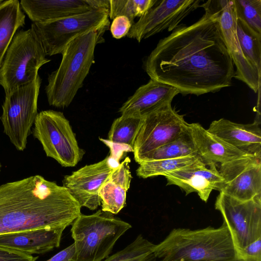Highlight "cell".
Here are the masks:
<instances>
[{"mask_svg": "<svg viewBox=\"0 0 261 261\" xmlns=\"http://www.w3.org/2000/svg\"><path fill=\"white\" fill-rule=\"evenodd\" d=\"M205 14L161 39L144 62L150 79L183 95L215 93L231 85L235 70L223 38L218 13L208 1Z\"/></svg>", "mask_w": 261, "mask_h": 261, "instance_id": "6da1fadb", "label": "cell"}, {"mask_svg": "<svg viewBox=\"0 0 261 261\" xmlns=\"http://www.w3.org/2000/svg\"><path fill=\"white\" fill-rule=\"evenodd\" d=\"M81 206L63 186L35 175L0 185V234L67 227Z\"/></svg>", "mask_w": 261, "mask_h": 261, "instance_id": "7a4b0ae2", "label": "cell"}, {"mask_svg": "<svg viewBox=\"0 0 261 261\" xmlns=\"http://www.w3.org/2000/svg\"><path fill=\"white\" fill-rule=\"evenodd\" d=\"M153 252L161 261H234L236 250L226 225L172 229Z\"/></svg>", "mask_w": 261, "mask_h": 261, "instance_id": "3957f363", "label": "cell"}, {"mask_svg": "<svg viewBox=\"0 0 261 261\" xmlns=\"http://www.w3.org/2000/svg\"><path fill=\"white\" fill-rule=\"evenodd\" d=\"M108 30L89 32L65 47L59 67L48 75L45 91L50 106L65 108L70 105L94 62L96 46L104 41Z\"/></svg>", "mask_w": 261, "mask_h": 261, "instance_id": "277c9868", "label": "cell"}, {"mask_svg": "<svg viewBox=\"0 0 261 261\" xmlns=\"http://www.w3.org/2000/svg\"><path fill=\"white\" fill-rule=\"evenodd\" d=\"M74 253L72 261H102L131 225L99 210L89 215L80 214L72 223Z\"/></svg>", "mask_w": 261, "mask_h": 261, "instance_id": "5b68a950", "label": "cell"}, {"mask_svg": "<svg viewBox=\"0 0 261 261\" xmlns=\"http://www.w3.org/2000/svg\"><path fill=\"white\" fill-rule=\"evenodd\" d=\"M33 30L17 31L0 67V85L5 94L36 80L38 70L50 61Z\"/></svg>", "mask_w": 261, "mask_h": 261, "instance_id": "8992f818", "label": "cell"}, {"mask_svg": "<svg viewBox=\"0 0 261 261\" xmlns=\"http://www.w3.org/2000/svg\"><path fill=\"white\" fill-rule=\"evenodd\" d=\"M32 134L40 142L46 155L63 167L75 166L85 154L69 121L61 112L49 110L38 113Z\"/></svg>", "mask_w": 261, "mask_h": 261, "instance_id": "52a82bcc", "label": "cell"}, {"mask_svg": "<svg viewBox=\"0 0 261 261\" xmlns=\"http://www.w3.org/2000/svg\"><path fill=\"white\" fill-rule=\"evenodd\" d=\"M42 80L38 75L32 82L6 94L0 120L4 133L20 151L25 148L32 134L37 112L38 98Z\"/></svg>", "mask_w": 261, "mask_h": 261, "instance_id": "ba28073f", "label": "cell"}, {"mask_svg": "<svg viewBox=\"0 0 261 261\" xmlns=\"http://www.w3.org/2000/svg\"><path fill=\"white\" fill-rule=\"evenodd\" d=\"M109 10L92 9L87 12L46 22H33L31 29L41 43L46 56L61 54L77 37L94 30L109 29Z\"/></svg>", "mask_w": 261, "mask_h": 261, "instance_id": "9c48e42d", "label": "cell"}, {"mask_svg": "<svg viewBox=\"0 0 261 261\" xmlns=\"http://www.w3.org/2000/svg\"><path fill=\"white\" fill-rule=\"evenodd\" d=\"M215 207L222 215L235 250L261 238V197L241 201L220 192Z\"/></svg>", "mask_w": 261, "mask_h": 261, "instance_id": "30bf717a", "label": "cell"}, {"mask_svg": "<svg viewBox=\"0 0 261 261\" xmlns=\"http://www.w3.org/2000/svg\"><path fill=\"white\" fill-rule=\"evenodd\" d=\"M183 115L168 103L143 117L134 146L135 161L139 164L144 156L172 141L188 127Z\"/></svg>", "mask_w": 261, "mask_h": 261, "instance_id": "8fae6325", "label": "cell"}, {"mask_svg": "<svg viewBox=\"0 0 261 261\" xmlns=\"http://www.w3.org/2000/svg\"><path fill=\"white\" fill-rule=\"evenodd\" d=\"M123 155L110 151V155L102 161L65 176L63 186L81 207L95 210L101 204L100 189L119 166Z\"/></svg>", "mask_w": 261, "mask_h": 261, "instance_id": "7c38bea8", "label": "cell"}, {"mask_svg": "<svg viewBox=\"0 0 261 261\" xmlns=\"http://www.w3.org/2000/svg\"><path fill=\"white\" fill-rule=\"evenodd\" d=\"M219 191L241 201L261 197V156L247 154L220 164Z\"/></svg>", "mask_w": 261, "mask_h": 261, "instance_id": "4fadbf2b", "label": "cell"}, {"mask_svg": "<svg viewBox=\"0 0 261 261\" xmlns=\"http://www.w3.org/2000/svg\"><path fill=\"white\" fill-rule=\"evenodd\" d=\"M218 13L220 29L227 49L236 67L234 77L245 83L255 93L260 89L261 73L245 57L236 31L234 0L208 1Z\"/></svg>", "mask_w": 261, "mask_h": 261, "instance_id": "5bb4252c", "label": "cell"}, {"mask_svg": "<svg viewBox=\"0 0 261 261\" xmlns=\"http://www.w3.org/2000/svg\"><path fill=\"white\" fill-rule=\"evenodd\" d=\"M200 0H163L152 7L132 26L126 36L140 42L165 30H174L178 24L200 6Z\"/></svg>", "mask_w": 261, "mask_h": 261, "instance_id": "9a60e30c", "label": "cell"}, {"mask_svg": "<svg viewBox=\"0 0 261 261\" xmlns=\"http://www.w3.org/2000/svg\"><path fill=\"white\" fill-rule=\"evenodd\" d=\"M165 176L168 185L180 187L186 195L196 192L205 202L213 190L220 191L224 181L216 165H207L202 161Z\"/></svg>", "mask_w": 261, "mask_h": 261, "instance_id": "2e32d148", "label": "cell"}, {"mask_svg": "<svg viewBox=\"0 0 261 261\" xmlns=\"http://www.w3.org/2000/svg\"><path fill=\"white\" fill-rule=\"evenodd\" d=\"M178 93L173 87L150 79L123 103L119 112L121 115L143 118L163 106L171 103Z\"/></svg>", "mask_w": 261, "mask_h": 261, "instance_id": "e0dca14e", "label": "cell"}, {"mask_svg": "<svg viewBox=\"0 0 261 261\" xmlns=\"http://www.w3.org/2000/svg\"><path fill=\"white\" fill-rule=\"evenodd\" d=\"M260 124V118L246 124L221 118L213 121L207 130L241 151L261 156Z\"/></svg>", "mask_w": 261, "mask_h": 261, "instance_id": "ac0fdd59", "label": "cell"}, {"mask_svg": "<svg viewBox=\"0 0 261 261\" xmlns=\"http://www.w3.org/2000/svg\"><path fill=\"white\" fill-rule=\"evenodd\" d=\"M66 226L6 233L0 234V246L29 254L47 252L60 246Z\"/></svg>", "mask_w": 261, "mask_h": 261, "instance_id": "d6986e66", "label": "cell"}, {"mask_svg": "<svg viewBox=\"0 0 261 261\" xmlns=\"http://www.w3.org/2000/svg\"><path fill=\"white\" fill-rule=\"evenodd\" d=\"M188 127L198 156L207 165L220 164L248 154L234 147L204 128L199 123Z\"/></svg>", "mask_w": 261, "mask_h": 261, "instance_id": "ffe728a7", "label": "cell"}, {"mask_svg": "<svg viewBox=\"0 0 261 261\" xmlns=\"http://www.w3.org/2000/svg\"><path fill=\"white\" fill-rule=\"evenodd\" d=\"M22 10L33 22L43 23L89 11L87 0H21Z\"/></svg>", "mask_w": 261, "mask_h": 261, "instance_id": "44dd1931", "label": "cell"}, {"mask_svg": "<svg viewBox=\"0 0 261 261\" xmlns=\"http://www.w3.org/2000/svg\"><path fill=\"white\" fill-rule=\"evenodd\" d=\"M130 162L128 157L122 161L100 189L102 211L117 214L125 206L126 193L132 178Z\"/></svg>", "mask_w": 261, "mask_h": 261, "instance_id": "7402d4cb", "label": "cell"}, {"mask_svg": "<svg viewBox=\"0 0 261 261\" xmlns=\"http://www.w3.org/2000/svg\"><path fill=\"white\" fill-rule=\"evenodd\" d=\"M25 16L18 0L0 4V67L17 30L25 24Z\"/></svg>", "mask_w": 261, "mask_h": 261, "instance_id": "603a6c76", "label": "cell"}, {"mask_svg": "<svg viewBox=\"0 0 261 261\" xmlns=\"http://www.w3.org/2000/svg\"><path fill=\"white\" fill-rule=\"evenodd\" d=\"M194 155H198L194 141L188 127L176 138L144 156L140 163L150 161Z\"/></svg>", "mask_w": 261, "mask_h": 261, "instance_id": "cb8c5ba5", "label": "cell"}, {"mask_svg": "<svg viewBox=\"0 0 261 261\" xmlns=\"http://www.w3.org/2000/svg\"><path fill=\"white\" fill-rule=\"evenodd\" d=\"M200 161L202 160L198 155H194L144 162L139 164L136 174L138 176L143 178L158 175L166 176Z\"/></svg>", "mask_w": 261, "mask_h": 261, "instance_id": "d4e9b609", "label": "cell"}, {"mask_svg": "<svg viewBox=\"0 0 261 261\" xmlns=\"http://www.w3.org/2000/svg\"><path fill=\"white\" fill-rule=\"evenodd\" d=\"M236 31L244 55L261 73V34L239 18L237 19Z\"/></svg>", "mask_w": 261, "mask_h": 261, "instance_id": "484cf974", "label": "cell"}, {"mask_svg": "<svg viewBox=\"0 0 261 261\" xmlns=\"http://www.w3.org/2000/svg\"><path fill=\"white\" fill-rule=\"evenodd\" d=\"M143 118L121 115L112 124L108 140L116 144L125 145L133 149L135 141Z\"/></svg>", "mask_w": 261, "mask_h": 261, "instance_id": "4316f807", "label": "cell"}, {"mask_svg": "<svg viewBox=\"0 0 261 261\" xmlns=\"http://www.w3.org/2000/svg\"><path fill=\"white\" fill-rule=\"evenodd\" d=\"M154 246L139 234L124 249L102 261H161L153 252Z\"/></svg>", "mask_w": 261, "mask_h": 261, "instance_id": "83f0119b", "label": "cell"}, {"mask_svg": "<svg viewBox=\"0 0 261 261\" xmlns=\"http://www.w3.org/2000/svg\"><path fill=\"white\" fill-rule=\"evenodd\" d=\"M158 2L156 0H110L109 17L113 19L119 16L128 18L132 25L136 17H141Z\"/></svg>", "mask_w": 261, "mask_h": 261, "instance_id": "f1b7e54d", "label": "cell"}, {"mask_svg": "<svg viewBox=\"0 0 261 261\" xmlns=\"http://www.w3.org/2000/svg\"><path fill=\"white\" fill-rule=\"evenodd\" d=\"M237 18L261 34V0H234Z\"/></svg>", "mask_w": 261, "mask_h": 261, "instance_id": "f546056e", "label": "cell"}, {"mask_svg": "<svg viewBox=\"0 0 261 261\" xmlns=\"http://www.w3.org/2000/svg\"><path fill=\"white\" fill-rule=\"evenodd\" d=\"M234 261H261V238L243 248L236 250Z\"/></svg>", "mask_w": 261, "mask_h": 261, "instance_id": "4dcf8cb0", "label": "cell"}, {"mask_svg": "<svg viewBox=\"0 0 261 261\" xmlns=\"http://www.w3.org/2000/svg\"><path fill=\"white\" fill-rule=\"evenodd\" d=\"M132 25L127 17L119 16L113 19L110 29L112 36L119 39L126 36Z\"/></svg>", "mask_w": 261, "mask_h": 261, "instance_id": "1f68e13d", "label": "cell"}, {"mask_svg": "<svg viewBox=\"0 0 261 261\" xmlns=\"http://www.w3.org/2000/svg\"><path fill=\"white\" fill-rule=\"evenodd\" d=\"M38 256L0 246V261H36Z\"/></svg>", "mask_w": 261, "mask_h": 261, "instance_id": "d6a6232c", "label": "cell"}, {"mask_svg": "<svg viewBox=\"0 0 261 261\" xmlns=\"http://www.w3.org/2000/svg\"><path fill=\"white\" fill-rule=\"evenodd\" d=\"M74 253V246L73 243L45 261H72Z\"/></svg>", "mask_w": 261, "mask_h": 261, "instance_id": "836d02e7", "label": "cell"}, {"mask_svg": "<svg viewBox=\"0 0 261 261\" xmlns=\"http://www.w3.org/2000/svg\"><path fill=\"white\" fill-rule=\"evenodd\" d=\"M1 168H2V165H1V162H0V173H1Z\"/></svg>", "mask_w": 261, "mask_h": 261, "instance_id": "e575fe53", "label": "cell"}, {"mask_svg": "<svg viewBox=\"0 0 261 261\" xmlns=\"http://www.w3.org/2000/svg\"><path fill=\"white\" fill-rule=\"evenodd\" d=\"M4 1L3 0H0V4H1Z\"/></svg>", "mask_w": 261, "mask_h": 261, "instance_id": "d590c367", "label": "cell"}]
</instances>
